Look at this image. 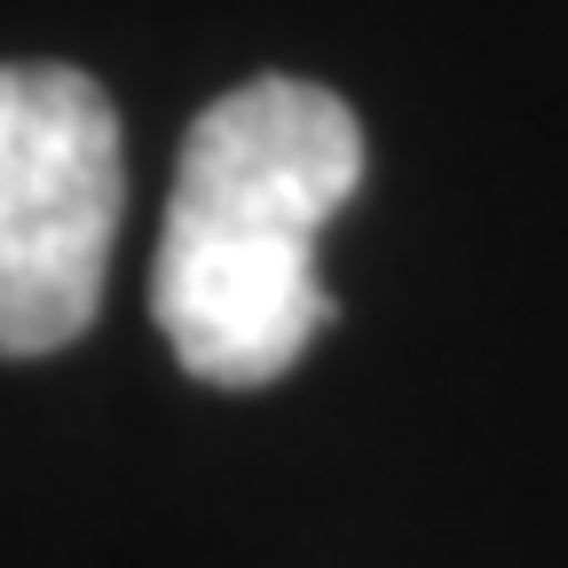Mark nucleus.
<instances>
[{
  "instance_id": "1",
  "label": "nucleus",
  "mask_w": 568,
  "mask_h": 568,
  "mask_svg": "<svg viewBox=\"0 0 568 568\" xmlns=\"http://www.w3.org/2000/svg\"><path fill=\"white\" fill-rule=\"evenodd\" d=\"M364 182V126L316 80H245L205 103L151 261V316L205 387H268L332 324L324 222Z\"/></svg>"
},
{
  "instance_id": "2",
  "label": "nucleus",
  "mask_w": 568,
  "mask_h": 568,
  "mask_svg": "<svg viewBox=\"0 0 568 568\" xmlns=\"http://www.w3.org/2000/svg\"><path fill=\"white\" fill-rule=\"evenodd\" d=\"M119 213L111 95L71 63H0V355H55L95 324Z\"/></svg>"
}]
</instances>
